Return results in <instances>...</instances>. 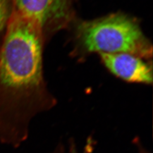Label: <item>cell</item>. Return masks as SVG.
Returning <instances> with one entry per match:
<instances>
[{
	"mask_svg": "<svg viewBox=\"0 0 153 153\" xmlns=\"http://www.w3.org/2000/svg\"><path fill=\"white\" fill-rule=\"evenodd\" d=\"M0 47V142L19 147L33 118L57 100L44 82L40 28L13 11Z\"/></svg>",
	"mask_w": 153,
	"mask_h": 153,
	"instance_id": "cell-1",
	"label": "cell"
},
{
	"mask_svg": "<svg viewBox=\"0 0 153 153\" xmlns=\"http://www.w3.org/2000/svg\"><path fill=\"white\" fill-rule=\"evenodd\" d=\"M78 42L89 53H127L142 58L152 55V47L134 19L113 14L80 22L76 29Z\"/></svg>",
	"mask_w": 153,
	"mask_h": 153,
	"instance_id": "cell-2",
	"label": "cell"
},
{
	"mask_svg": "<svg viewBox=\"0 0 153 153\" xmlns=\"http://www.w3.org/2000/svg\"><path fill=\"white\" fill-rule=\"evenodd\" d=\"M15 12L42 33L57 30L71 18V0H13Z\"/></svg>",
	"mask_w": 153,
	"mask_h": 153,
	"instance_id": "cell-3",
	"label": "cell"
},
{
	"mask_svg": "<svg viewBox=\"0 0 153 153\" xmlns=\"http://www.w3.org/2000/svg\"><path fill=\"white\" fill-rule=\"evenodd\" d=\"M99 55L104 66L115 76L126 82L152 83V66L142 57L127 53Z\"/></svg>",
	"mask_w": 153,
	"mask_h": 153,
	"instance_id": "cell-4",
	"label": "cell"
},
{
	"mask_svg": "<svg viewBox=\"0 0 153 153\" xmlns=\"http://www.w3.org/2000/svg\"><path fill=\"white\" fill-rule=\"evenodd\" d=\"M12 0H0V35L5 30L13 11Z\"/></svg>",
	"mask_w": 153,
	"mask_h": 153,
	"instance_id": "cell-5",
	"label": "cell"
},
{
	"mask_svg": "<svg viewBox=\"0 0 153 153\" xmlns=\"http://www.w3.org/2000/svg\"><path fill=\"white\" fill-rule=\"evenodd\" d=\"M68 153H78L77 152V150L76 149V147L74 146L71 145V148L69 150V152Z\"/></svg>",
	"mask_w": 153,
	"mask_h": 153,
	"instance_id": "cell-6",
	"label": "cell"
}]
</instances>
